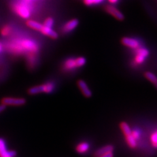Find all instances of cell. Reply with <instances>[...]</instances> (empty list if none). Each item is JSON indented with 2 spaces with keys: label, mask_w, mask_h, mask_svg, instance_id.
Here are the masks:
<instances>
[{
  "label": "cell",
  "mask_w": 157,
  "mask_h": 157,
  "mask_svg": "<svg viewBox=\"0 0 157 157\" xmlns=\"http://www.w3.org/2000/svg\"><path fill=\"white\" fill-rule=\"evenodd\" d=\"M26 100L22 98L7 97L2 100V104L5 105L11 106H22L26 104Z\"/></svg>",
  "instance_id": "6da1fadb"
},
{
  "label": "cell",
  "mask_w": 157,
  "mask_h": 157,
  "mask_svg": "<svg viewBox=\"0 0 157 157\" xmlns=\"http://www.w3.org/2000/svg\"><path fill=\"white\" fill-rule=\"evenodd\" d=\"M14 10L20 17L24 18H28L30 16V11L26 3H20L14 6Z\"/></svg>",
  "instance_id": "7a4b0ae2"
},
{
  "label": "cell",
  "mask_w": 157,
  "mask_h": 157,
  "mask_svg": "<svg viewBox=\"0 0 157 157\" xmlns=\"http://www.w3.org/2000/svg\"><path fill=\"white\" fill-rule=\"evenodd\" d=\"M104 9L105 11L107 13H109L111 15L115 17L116 19L118 20V21H122L124 19V14H122L117 7L112 6V5H107Z\"/></svg>",
  "instance_id": "3957f363"
},
{
  "label": "cell",
  "mask_w": 157,
  "mask_h": 157,
  "mask_svg": "<svg viewBox=\"0 0 157 157\" xmlns=\"http://www.w3.org/2000/svg\"><path fill=\"white\" fill-rule=\"evenodd\" d=\"M136 55L135 57V61L137 63H141L145 60V57L149 55V51L145 48L138 47L136 49Z\"/></svg>",
  "instance_id": "277c9868"
},
{
  "label": "cell",
  "mask_w": 157,
  "mask_h": 157,
  "mask_svg": "<svg viewBox=\"0 0 157 157\" xmlns=\"http://www.w3.org/2000/svg\"><path fill=\"white\" fill-rule=\"evenodd\" d=\"M15 151H9L7 149L6 142L0 138V157H14L16 156Z\"/></svg>",
  "instance_id": "5b68a950"
},
{
  "label": "cell",
  "mask_w": 157,
  "mask_h": 157,
  "mask_svg": "<svg viewBox=\"0 0 157 157\" xmlns=\"http://www.w3.org/2000/svg\"><path fill=\"white\" fill-rule=\"evenodd\" d=\"M121 43L126 47L133 49H136L137 48L140 47V43L138 41L136 40L135 39L128 37H124L123 38H122Z\"/></svg>",
  "instance_id": "8992f818"
},
{
  "label": "cell",
  "mask_w": 157,
  "mask_h": 157,
  "mask_svg": "<svg viewBox=\"0 0 157 157\" xmlns=\"http://www.w3.org/2000/svg\"><path fill=\"white\" fill-rule=\"evenodd\" d=\"M78 23H79V22H78L77 19H71L64 24V26H63L62 28V31L63 32V33H69L73 30H74V29L77 27Z\"/></svg>",
  "instance_id": "52a82bcc"
},
{
  "label": "cell",
  "mask_w": 157,
  "mask_h": 157,
  "mask_svg": "<svg viewBox=\"0 0 157 157\" xmlns=\"http://www.w3.org/2000/svg\"><path fill=\"white\" fill-rule=\"evenodd\" d=\"M77 85L78 88H80L81 91L82 92V94L84 95L86 98H90L92 95V93L91 90H90V88L88 87L87 84L85 81H83L82 79H80L77 81Z\"/></svg>",
  "instance_id": "ba28073f"
},
{
  "label": "cell",
  "mask_w": 157,
  "mask_h": 157,
  "mask_svg": "<svg viewBox=\"0 0 157 157\" xmlns=\"http://www.w3.org/2000/svg\"><path fill=\"white\" fill-rule=\"evenodd\" d=\"M40 32L42 33H43L44 35H45L53 39H56L58 37V33L54 30V29H52V28H48L43 25V27Z\"/></svg>",
  "instance_id": "9c48e42d"
},
{
  "label": "cell",
  "mask_w": 157,
  "mask_h": 157,
  "mask_svg": "<svg viewBox=\"0 0 157 157\" xmlns=\"http://www.w3.org/2000/svg\"><path fill=\"white\" fill-rule=\"evenodd\" d=\"M114 151V146L112 145H107L104 147H101V148L98 149L97 151H96L95 153H94V157H99L101 155H104V153H107V152L113 151Z\"/></svg>",
  "instance_id": "30bf717a"
},
{
  "label": "cell",
  "mask_w": 157,
  "mask_h": 157,
  "mask_svg": "<svg viewBox=\"0 0 157 157\" xmlns=\"http://www.w3.org/2000/svg\"><path fill=\"white\" fill-rule=\"evenodd\" d=\"M28 92V94L30 95H35V94H40V93H42V92H46L45 86V85H41L33 86L29 88Z\"/></svg>",
  "instance_id": "8fae6325"
},
{
  "label": "cell",
  "mask_w": 157,
  "mask_h": 157,
  "mask_svg": "<svg viewBox=\"0 0 157 157\" xmlns=\"http://www.w3.org/2000/svg\"><path fill=\"white\" fill-rule=\"evenodd\" d=\"M26 24L28 25V26H29V28H31L35 30H37V31H41V29L43 27V24H40L38 22H36L35 21H32V20H29L27 22Z\"/></svg>",
  "instance_id": "7c38bea8"
},
{
  "label": "cell",
  "mask_w": 157,
  "mask_h": 157,
  "mask_svg": "<svg viewBox=\"0 0 157 157\" xmlns=\"http://www.w3.org/2000/svg\"><path fill=\"white\" fill-rule=\"evenodd\" d=\"M89 149V145L85 142H83V143H81L76 147V151L78 153L82 154L85 153Z\"/></svg>",
  "instance_id": "4fadbf2b"
},
{
  "label": "cell",
  "mask_w": 157,
  "mask_h": 157,
  "mask_svg": "<svg viewBox=\"0 0 157 157\" xmlns=\"http://www.w3.org/2000/svg\"><path fill=\"white\" fill-rule=\"evenodd\" d=\"M125 138H126V140L127 144L128 145V146L130 147L131 149L136 148V145H137L136 139L134 138V136H132V134L130 135L125 136Z\"/></svg>",
  "instance_id": "5bb4252c"
},
{
  "label": "cell",
  "mask_w": 157,
  "mask_h": 157,
  "mask_svg": "<svg viewBox=\"0 0 157 157\" xmlns=\"http://www.w3.org/2000/svg\"><path fill=\"white\" fill-rule=\"evenodd\" d=\"M120 127L125 136L130 135L132 134V131H131L130 128L128 124L126 123V122H122L120 124Z\"/></svg>",
  "instance_id": "9a60e30c"
},
{
  "label": "cell",
  "mask_w": 157,
  "mask_h": 157,
  "mask_svg": "<svg viewBox=\"0 0 157 157\" xmlns=\"http://www.w3.org/2000/svg\"><path fill=\"white\" fill-rule=\"evenodd\" d=\"M144 76L147 80H149L151 82L153 83V84L157 87V77L154 74V73L151 72H146L145 73Z\"/></svg>",
  "instance_id": "2e32d148"
},
{
  "label": "cell",
  "mask_w": 157,
  "mask_h": 157,
  "mask_svg": "<svg viewBox=\"0 0 157 157\" xmlns=\"http://www.w3.org/2000/svg\"><path fill=\"white\" fill-rule=\"evenodd\" d=\"M65 67L66 69H68V70L76 67L75 62L74 59L70 58L68 59V60H67L66 62H65Z\"/></svg>",
  "instance_id": "e0dca14e"
},
{
  "label": "cell",
  "mask_w": 157,
  "mask_h": 157,
  "mask_svg": "<svg viewBox=\"0 0 157 157\" xmlns=\"http://www.w3.org/2000/svg\"><path fill=\"white\" fill-rule=\"evenodd\" d=\"M76 67H80L84 66L86 63V59L85 57H78L75 59Z\"/></svg>",
  "instance_id": "ac0fdd59"
},
{
  "label": "cell",
  "mask_w": 157,
  "mask_h": 157,
  "mask_svg": "<svg viewBox=\"0 0 157 157\" xmlns=\"http://www.w3.org/2000/svg\"><path fill=\"white\" fill-rule=\"evenodd\" d=\"M43 26L48 27V28H52L54 25V20L51 17H48L47 18L45 21H44L43 24Z\"/></svg>",
  "instance_id": "d6986e66"
},
{
  "label": "cell",
  "mask_w": 157,
  "mask_h": 157,
  "mask_svg": "<svg viewBox=\"0 0 157 157\" xmlns=\"http://www.w3.org/2000/svg\"><path fill=\"white\" fill-rule=\"evenodd\" d=\"M104 0H84V3L86 6H92L101 3Z\"/></svg>",
  "instance_id": "ffe728a7"
},
{
  "label": "cell",
  "mask_w": 157,
  "mask_h": 157,
  "mask_svg": "<svg viewBox=\"0 0 157 157\" xmlns=\"http://www.w3.org/2000/svg\"><path fill=\"white\" fill-rule=\"evenodd\" d=\"M151 140L153 145L155 147H157V131L152 134L151 137Z\"/></svg>",
  "instance_id": "44dd1931"
},
{
  "label": "cell",
  "mask_w": 157,
  "mask_h": 157,
  "mask_svg": "<svg viewBox=\"0 0 157 157\" xmlns=\"http://www.w3.org/2000/svg\"><path fill=\"white\" fill-rule=\"evenodd\" d=\"M45 89H46V93H50L53 90V85L51 83H47V84L45 85Z\"/></svg>",
  "instance_id": "7402d4cb"
},
{
  "label": "cell",
  "mask_w": 157,
  "mask_h": 157,
  "mask_svg": "<svg viewBox=\"0 0 157 157\" xmlns=\"http://www.w3.org/2000/svg\"><path fill=\"white\" fill-rule=\"evenodd\" d=\"M9 32H10V28L9 27H7V26L4 27L2 29V33L3 34V36L8 35Z\"/></svg>",
  "instance_id": "603a6c76"
},
{
  "label": "cell",
  "mask_w": 157,
  "mask_h": 157,
  "mask_svg": "<svg viewBox=\"0 0 157 157\" xmlns=\"http://www.w3.org/2000/svg\"><path fill=\"white\" fill-rule=\"evenodd\" d=\"M114 156V154L113 153V151H110V152H107L106 153H104V155H101L99 157H113Z\"/></svg>",
  "instance_id": "cb8c5ba5"
},
{
  "label": "cell",
  "mask_w": 157,
  "mask_h": 157,
  "mask_svg": "<svg viewBox=\"0 0 157 157\" xmlns=\"http://www.w3.org/2000/svg\"><path fill=\"white\" fill-rule=\"evenodd\" d=\"M5 109H6V105L2 104V105H0V113L3 112Z\"/></svg>",
  "instance_id": "d4e9b609"
},
{
  "label": "cell",
  "mask_w": 157,
  "mask_h": 157,
  "mask_svg": "<svg viewBox=\"0 0 157 157\" xmlns=\"http://www.w3.org/2000/svg\"><path fill=\"white\" fill-rule=\"evenodd\" d=\"M107 1H108V2L110 3L111 4H115L118 2H119V0H107Z\"/></svg>",
  "instance_id": "484cf974"
},
{
  "label": "cell",
  "mask_w": 157,
  "mask_h": 157,
  "mask_svg": "<svg viewBox=\"0 0 157 157\" xmlns=\"http://www.w3.org/2000/svg\"><path fill=\"white\" fill-rule=\"evenodd\" d=\"M2 45H1V44H0V52H1V51H2Z\"/></svg>",
  "instance_id": "4316f807"
},
{
  "label": "cell",
  "mask_w": 157,
  "mask_h": 157,
  "mask_svg": "<svg viewBox=\"0 0 157 157\" xmlns=\"http://www.w3.org/2000/svg\"><path fill=\"white\" fill-rule=\"evenodd\" d=\"M26 1H27V2H29V1H31V0H26Z\"/></svg>",
  "instance_id": "83f0119b"
}]
</instances>
